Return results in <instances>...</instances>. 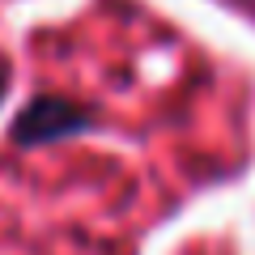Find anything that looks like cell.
I'll use <instances>...</instances> for the list:
<instances>
[{
    "instance_id": "1",
    "label": "cell",
    "mask_w": 255,
    "mask_h": 255,
    "mask_svg": "<svg viewBox=\"0 0 255 255\" xmlns=\"http://www.w3.org/2000/svg\"><path fill=\"white\" fill-rule=\"evenodd\" d=\"M73 128H81V115H77V111L60 107V102H38V107L17 124V136L21 140H47V136H55V132H73Z\"/></svg>"
},
{
    "instance_id": "2",
    "label": "cell",
    "mask_w": 255,
    "mask_h": 255,
    "mask_svg": "<svg viewBox=\"0 0 255 255\" xmlns=\"http://www.w3.org/2000/svg\"><path fill=\"white\" fill-rule=\"evenodd\" d=\"M0 90H4V68H0Z\"/></svg>"
}]
</instances>
